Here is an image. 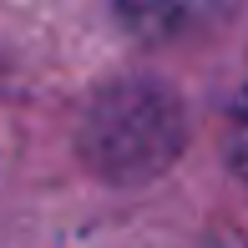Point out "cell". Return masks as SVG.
I'll return each instance as SVG.
<instances>
[{"label":"cell","instance_id":"cell-1","mask_svg":"<svg viewBox=\"0 0 248 248\" xmlns=\"http://www.w3.org/2000/svg\"><path fill=\"white\" fill-rule=\"evenodd\" d=\"M183 147V107L152 76H122L101 86L81 111V152L111 183H142Z\"/></svg>","mask_w":248,"mask_h":248},{"label":"cell","instance_id":"cell-2","mask_svg":"<svg viewBox=\"0 0 248 248\" xmlns=\"http://www.w3.org/2000/svg\"><path fill=\"white\" fill-rule=\"evenodd\" d=\"M238 0H117V16L137 31L142 41H177L213 31L233 16Z\"/></svg>","mask_w":248,"mask_h":248},{"label":"cell","instance_id":"cell-3","mask_svg":"<svg viewBox=\"0 0 248 248\" xmlns=\"http://www.w3.org/2000/svg\"><path fill=\"white\" fill-rule=\"evenodd\" d=\"M228 157H233V172H238V183H248V92L238 96L233 122H228Z\"/></svg>","mask_w":248,"mask_h":248}]
</instances>
